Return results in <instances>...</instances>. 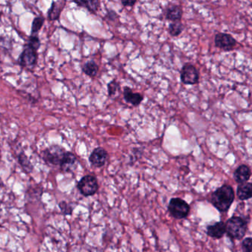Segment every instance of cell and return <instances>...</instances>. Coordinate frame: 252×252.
I'll use <instances>...</instances> for the list:
<instances>
[{
  "label": "cell",
  "mask_w": 252,
  "mask_h": 252,
  "mask_svg": "<svg viewBox=\"0 0 252 252\" xmlns=\"http://www.w3.org/2000/svg\"><path fill=\"white\" fill-rule=\"evenodd\" d=\"M26 45L31 47L33 50H36V51H38L39 49L41 47V42H40V38H39L37 34L31 35Z\"/></svg>",
  "instance_id": "obj_23"
},
{
  "label": "cell",
  "mask_w": 252,
  "mask_h": 252,
  "mask_svg": "<svg viewBox=\"0 0 252 252\" xmlns=\"http://www.w3.org/2000/svg\"><path fill=\"white\" fill-rule=\"evenodd\" d=\"M227 232V224L222 221L215 223L207 227V234L215 239H221Z\"/></svg>",
  "instance_id": "obj_12"
},
{
  "label": "cell",
  "mask_w": 252,
  "mask_h": 252,
  "mask_svg": "<svg viewBox=\"0 0 252 252\" xmlns=\"http://www.w3.org/2000/svg\"><path fill=\"white\" fill-rule=\"evenodd\" d=\"M82 72L89 77L94 78L99 70V67L93 60L88 61L84 64L82 68Z\"/></svg>",
  "instance_id": "obj_17"
},
{
  "label": "cell",
  "mask_w": 252,
  "mask_h": 252,
  "mask_svg": "<svg viewBox=\"0 0 252 252\" xmlns=\"http://www.w3.org/2000/svg\"><path fill=\"white\" fill-rule=\"evenodd\" d=\"M247 230V222L240 217H232L227 223V235L231 239L240 240Z\"/></svg>",
  "instance_id": "obj_2"
},
{
  "label": "cell",
  "mask_w": 252,
  "mask_h": 252,
  "mask_svg": "<svg viewBox=\"0 0 252 252\" xmlns=\"http://www.w3.org/2000/svg\"><path fill=\"white\" fill-rule=\"evenodd\" d=\"M181 79L185 85H196L199 82V71L192 64H186L181 71Z\"/></svg>",
  "instance_id": "obj_7"
},
{
  "label": "cell",
  "mask_w": 252,
  "mask_h": 252,
  "mask_svg": "<svg viewBox=\"0 0 252 252\" xmlns=\"http://www.w3.org/2000/svg\"><path fill=\"white\" fill-rule=\"evenodd\" d=\"M183 30V25L181 22H175L169 24V33L172 37H178Z\"/></svg>",
  "instance_id": "obj_20"
},
{
  "label": "cell",
  "mask_w": 252,
  "mask_h": 252,
  "mask_svg": "<svg viewBox=\"0 0 252 252\" xmlns=\"http://www.w3.org/2000/svg\"><path fill=\"white\" fill-rule=\"evenodd\" d=\"M242 249L243 252H252V238L248 237L245 239L242 243Z\"/></svg>",
  "instance_id": "obj_24"
},
{
  "label": "cell",
  "mask_w": 252,
  "mask_h": 252,
  "mask_svg": "<svg viewBox=\"0 0 252 252\" xmlns=\"http://www.w3.org/2000/svg\"><path fill=\"white\" fill-rule=\"evenodd\" d=\"M77 158L71 152H66L65 157L60 165L61 169L64 172H72L77 167Z\"/></svg>",
  "instance_id": "obj_10"
},
{
  "label": "cell",
  "mask_w": 252,
  "mask_h": 252,
  "mask_svg": "<svg viewBox=\"0 0 252 252\" xmlns=\"http://www.w3.org/2000/svg\"><path fill=\"white\" fill-rule=\"evenodd\" d=\"M38 62L37 51L25 45L18 58L19 65L23 68H33Z\"/></svg>",
  "instance_id": "obj_6"
},
{
  "label": "cell",
  "mask_w": 252,
  "mask_h": 252,
  "mask_svg": "<svg viewBox=\"0 0 252 252\" xmlns=\"http://www.w3.org/2000/svg\"><path fill=\"white\" fill-rule=\"evenodd\" d=\"M120 89H121V85L115 79L111 81L109 83L107 84V92H108L110 97L115 95L116 92L120 91Z\"/></svg>",
  "instance_id": "obj_22"
},
{
  "label": "cell",
  "mask_w": 252,
  "mask_h": 252,
  "mask_svg": "<svg viewBox=\"0 0 252 252\" xmlns=\"http://www.w3.org/2000/svg\"><path fill=\"white\" fill-rule=\"evenodd\" d=\"M237 197L241 201H246L252 198V183H245L239 185L237 191Z\"/></svg>",
  "instance_id": "obj_16"
},
{
  "label": "cell",
  "mask_w": 252,
  "mask_h": 252,
  "mask_svg": "<svg viewBox=\"0 0 252 252\" xmlns=\"http://www.w3.org/2000/svg\"><path fill=\"white\" fill-rule=\"evenodd\" d=\"M59 207L65 214H71L72 213V208H70L66 202H61L59 204Z\"/></svg>",
  "instance_id": "obj_25"
},
{
  "label": "cell",
  "mask_w": 252,
  "mask_h": 252,
  "mask_svg": "<svg viewBox=\"0 0 252 252\" xmlns=\"http://www.w3.org/2000/svg\"><path fill=\"white\" fill-rule=\"evenodd\" d=\"M250 177L251 170L249 166L246 165H240L234 172V178L235 182L240 184L247 183Z\"/></svg>",
  "instance_id": "obj_14"
},
{
  "label": "cell",
  "mask_w": 252,
  "mask_h": 252,
  "mask_svg": "<svg viewBox=\"0 0 252 252\" xmlns=\"http://www.w3.org/2000/svg\"><path fill=\"white\" fill-rule=\"evenodd\" d=\"M66 2L65 1H55L52 2L51 6L47 11V18L50 21H56L60 17L62 11L65 8Z\"/></svg>",
  "instance_id": "obj_13"
},
{
  "label": "cell",
  "mask_w": 252,
  "mask_h": 252,
  "mask_svg": "<svg viewBox=\"0 0 252 252\" xmlns=\"http://www.w3.org/2000/svg\"><path fill=\"white\" fill-rule=\"evenodd\" d=\"M18 161L20 164L21 165L22 167L23 168V169H24L26 172H27V173L31 172L32 171H33V165L31 164L30 160H29L28 158L27 157V156H26L23 152L20 153V154H19Z\"/></svg>",
  "instance_id": "obj_19"
},
{
  "label": "cell",
  "mask_w": 252,
  "mask_h": 252,
  "mask_svg": "<svg viewBox=\"0 0 252 252\" xmlns=\"http://www.w3.org/2000/svg\"><path fill=\"white\" fill-rule=\"evenodd\" d=\"M136 3V1H122L121 2V4H122L123 6L124 7H128V6H134L135 4Z\"/></svg>",
  "instance_id": "obj_27"
},
{
  "label": "cell",
  "mask_w": 252,
  "mask_h": 252,
  "mask_svg": "<svg viewBox=\"0 0 252 252\" xmlns=\"http://www.w3.org/2000/svg\"><path fill=\"white\" fill-rule=\"evenodd\" d=\"M182 17H183V9L179 5H172L166 9V20L175 23V22L181 21Z\"/></svg>",
  "instance_id": "obj_15"
},
{
  "label": "cell",
  "mask_w": 252,
  "mask_h": 252,
  "mask_svg": "<svg viewBox=\"0 0 252 252\" xmlns=\"http://www.w3.org/2000/svg\"><path fill=\"white\" fill-rule=\"evenodd\" d=\"M169 213L176 219L186 218L190 211L189 204L182 198H172L168 206Z\"/></svg>",
  "instance_id": "obj_4"
},
{
  "label": "cell",
  "mask_w": 252,
  "mask_h": 252,
  "mask_svg": "<svg viewBox=\"0 0 252 252\" xmlns=\"http://www.w3.org/2000/svg\"><path fill=\"white\" fill-rule=\"evenodd\" d=\"M124 98L126 102L132 104L134 107L140 105L143 100V94L140 92H133V90L129 87H125L124 88Z\"/></svg>",
  "instance_id": "obj_11"
},
{
  "label": "cell",
  "mask_w": 252,
  "mask_h": 252,
  "mask_svg": "<svg viewBox=\"0 0 252 252\" xmlns=\"http://www.w3.org/2000/svg\"><path fill=\"white\" fill-rule=\"evenodd\" d=\"M45 18L42 16L36 17L33 20L31 25V35L37 34L39 31L41 30L43 27V24L45 23Z\"/></svg>",
  "instance_id": "obj_21"
},
{
  "label": "cell",
  "mask_w": 252,
  "mask_h": 252,
  "mask_svg": "<svg viewBox=\"0 0 252 252\" xmlns=\"http://www.w3.org/2000/svg\"><path fill=\"white\" fill-rule=\"evenodd\" d=\"M73 3L76 4L78 6L83 7L87 8L91 13L96 14L99 10L101 2L98 0H91V1H73Z\"/></svg>",
  "instance_id": "obj_18"
},
{
  "label": "cell",
  "mask_w": 252,
  "mask_h": 252,
  "mask_svg": "<svg viewBox=\"0 0 252 252\" xmlns=\"http://www.w3.org/2000/svg\"><path fill=\"white\" fill-rule=\"evenodd\" d=\"M66 150L59 145H52L42 152V158L49 164L60 166Z\"/></svg>",
  "instance_id": "obj_3"
},
{
  "label": "cell",
  "mask_w": 252,
  "mask_h": 252,
  "mask_svg": "<svg viewBox=\"0 0 252 252\" xmlns=\"http://www.w3.org/2000/svg\"><path fill=\"white\" fill-rule=\"evenodd\" d=\"M234 200V190L229 185H224L216 189L210 198L211 204L221 212H227Z\"/></svg>",
  "instance_id": "obj_1"
},
{
  "label": "cell",
  "mask_w": 252,
  "mask_h": 252,
  "mask_svg": "<svg viewBox=\"0 0 252 252\" xmlns=\"http://www.w3.org/2000/svg\"><path fill=\"white\" fill-rule=\"evenodd\" d=\"M107 17L108 20H113V21H114V20H115V19H117V17H118V14L114 11H109L108 13H107Z\"/></svg>",
  "instance_id": "obj_26"
},
{
  "label": "cell",
  "mask_w": 252,
  "mask_h": 252,
  "mask_svg": "<svg viewBox=\"0 0 252 252\" xmlns=\"http://www.w3.org/2000/svg\"><path fill=\"white\" fill-rule=\"evenodd\" d=\"M108 159V153L102 147H97L91 153L89 160L92 166L101 167L104 166Z\"/></svg>",
  "instance_id": "obj_9"
},
{
  "label": "cell",
  "mask_w": 252,
  "mask_h": 252,
  "mask_svg": "<svg viewBox=\"0 0 252 252\" xmlns=\"http://www.w3.org/2000/svg\"><path fill=\"white\" fill-rule=\"evenodd\" d=\"M214 44L218 48L230 51L237 46V41L231 35L225 33H217L214 37Z\"/></svg>",
  "instance_id": "obj_8"
},
{
  "label": "cell",
  "mask_w": 252,
  "mask_h": 252,
  "mask_svg": "<svg viewBox=\"0 0 252 252\" xmlns=\"http://www.w3.org/2000/svg\"><path fill=\"white\" fill-rule=\"evenodd\" d=\"M78 189L84 196H92L98 189L96 178L92 175H85L78 183Z\"/></svg>",
  "instance_id": "obj_5"
}]
</instances>
